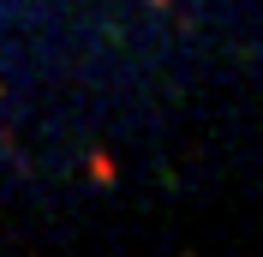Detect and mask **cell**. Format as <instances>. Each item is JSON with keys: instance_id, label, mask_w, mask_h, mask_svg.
Here are the masks:
<instances>
[{"instance_id": "obj_1", "label": "cell", "mask_w": 263, "mask_h": 257, "mask_svg": "<svg viewBox=\"0 0 263 257\" xmlns=\"http://www.w3.org/2000/svg\"><path fill=\"white\" fill-rule=\"evenodd\" d=\"M156 6H162V0H156Z\"/></svg>"}]
</instances>
